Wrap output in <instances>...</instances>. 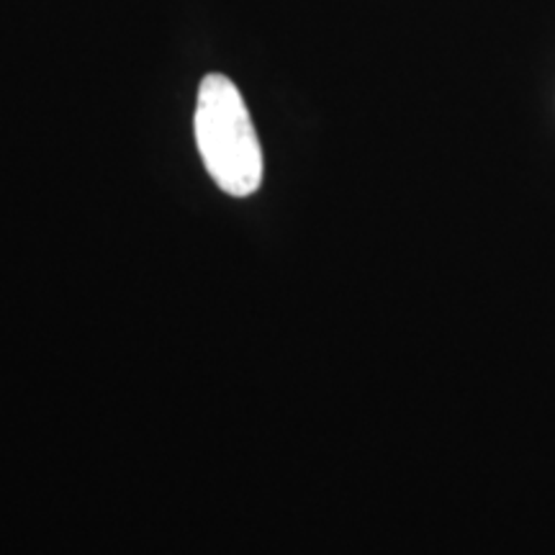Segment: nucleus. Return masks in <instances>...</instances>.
<instances>
[{"label": "nucleus", "instance_id": "obj_1", "mask_svg": "<svg viewBox=\"0 0 555 555\" xmlns=\"http://www.w3.org/2000/svg\"><path fill=\"white\" fill-rule=\"evenodd\" d=\"M193 134L208 178L219 191L232 198L260 191L266 178L260 137L240 88L227 75L211 73L201 80Z\"/></svg>", "mask_w": 555, "mask_h": 555}]
</instances>
